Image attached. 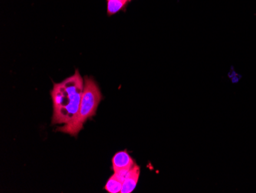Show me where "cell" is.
Masks as SVG:
<instances>
[{"instance_id": "7", "label": "cell", "mask_w": 256, "mask_h": 193, "mask_svg": "<svg viewBox=\"0 0 256 193\" xmlns=\"http://www.w3.org/2000/svg\"><path fill=\"white\" fill-rule=\"evenodd\" d=\"M130 1H132V0H129V2H130Z\"/></svg>"}, {"instance_id": "4", "label": "cell", "mask_w": 256, "mask_h": 193, "mask_svg": "<svg viewBox=\"0 0 256 193\" xmlns=\"http://www.w3.org/2000/svg\"><path fill=\"white\" fill-rule=\"evenodd\" d=\"M141 174V168L136 165L132 174L123 182L121 193H131L137 186Z\"/></svg>"}, {"instance_id": "5", "label": "cell", "mask_w": 256, "mask_h": 193, "mask_svg": "<svg viewBox=\"0 0 256 193\" xmlns=\"http://www.w3.org/2000/svg\"><path fill=\"white\" fill-rule=\"evenodd\" d=\"M129 0H108L107 12L108 16L114 15L124 10Z\"/></svg>"}, {"instance_id": "3", "label": "cell", "mask_w": 256, "mask_h": 193, "mask_svg": "<svg viewBox=\"0 0 256 193\" xmlns=\"http://www.w3.org/2000/svg\"><path fill=\"white\" fill-rule=\"evenodd\" d=\"M135 162L127 150L117 152L112 158V167L114 172L123 168H131L135 165Z\"/></svg>"}, {"instance_id": "2", "label": "cell", "mask_w": 256, "mask_h": 193, "mask_svg": "<svg viewBox=\"0 0 256 193\" xmlns=\"http://www.w3.org/2000/svg\"><path fill=\"white\" fill-rule=\"evenodd\" d=\"M103 96L98 84L91 77L84 78V90L79 110L76 117L70 124L57 128L58 132L76 137L83 130L87 120L96 115Z\"/></svg>"}, {"instance_id": "1", "label": "cell", "mask_w": 256, "mask_h": 193, "mask_svg": "<svg viewBox=\"0 0 256 193\" xmlns=\"http://www.w3.org/2000/svg\"><path fill=\"white\" fill-rule=\"evenodd\" d=\"M84 90V80L79 71L58 84H53L51 124H70L78 114Z\"/></svg>"}, {"instance_id": "6", "label": "cell", "mask_w": 256, "mask_h": 193, "mask_svg": "<svg viewBox=\"0 0 256 193\" xmlns=\"http://www.w3.org/2000/svg\"><path fill=\"white\" fill-rule=\"evenodd\" d=\"M122 185V182L115 176L113 175L108 178V181L106 182L104 190L109 193L121 192Z\"/></svg>"}]
</instances>
